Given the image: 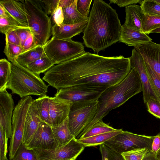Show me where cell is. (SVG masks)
<instances>
[{
    "mask_svg": "<svg viewBox=\"0 0 160 160\" xmlns=\"http://www.w3.org/2000/svg\"><path fill=\"white\" fill-rule=\"evenodd\" d=\"M3 52L8 60L14 63L16 58L23 52L22 47L20 45L6 42Z\"/></svg>",
    "mask_w": 160,
    "mask_h": 160,
    "instance_id": "d6a6232c",
    "label": "cell"
},
{
    "mask_svg": "<svg viewBox=\"0 0 160 160\" xmlns=\"http://www.w3.org/2000/svg\"><path fill=\"white\" fill-rule=\"evenodd\" d=\"M131 69L129 58L107 57L85 52L54 65L42 79L57 90L85 84L110 87L122 81Z\"/></svg>",
    "mask_w": 160,
    "mask_h": 160,
    "instance_id": "6da1fadb",
    "label": "cell"
},
{
    "mask_svg": "<svg viewBox=\"0 0 160 160\" xmlns=\"http://www.w3.org/2000/svg\"><path fill=\"white\" fill-rule=\"evenodd\" d=\"M110 3L116 4L120 7H127L131 4L140 2L141 0H109Z\"/></svg>",
    "mask_w": 160,
    "mask_h": 160,
    "instance_id": "7dc6e473",
    "label": "cell"
},
{
    "mask_svg": "<svg viewBox=\"0 0 160 160\" xmlns=\"http://www.w3.org/2000/svg\"><path fill=\"white\" fill-rule=\"evenodd\" d=\"M118 160H121V159H118Z\"/></svg>",
    "mask_w": 160,
    "mask_h": 160,
    "instance_id": "11a10c76",
    "label": "cell"
},
{
    "mask_svg": "<svg viewBox=\"0 0 160 160\" xmlns=\"http://www.w3.org/2000/svg\"><path fill=\"white\" fill-rule=\"evenodd\" d=\"M122 25L116 10L102 0H94L82 38L98 53L119 41Z\"/></svg>",
    "mask_w": 160,
    "mask_h": 160,
    "instance_id": "7a4b0ae2",
    "label": "cell"
},
{
    "mask_svg": "<svg viewBox=\"0 0 160 160\" xmlns=\"http://www.w3.org/2000/svg\"><path fill=\"white\" fill-rule=\"evenodd\" d=\"M88 20L73 24L54 25L51 28L52 37L60 39H71L73 37L83 32Z\"/></svg>",
    "mask_w": 160,
    "mask_h": 160,
    "instance_id": "ac0fdd59",
    "label": "cell"
},
{
    "mask_svg": "<svg viewBox=\"0 0 160 160\" xmlns=\"http://www.w3.org/2000/svg\"><path fill=\"white\" fill-rule=\"evenodd\" d=\"M30 96L22 98L14 107L12 118V132L9 146V159L12 160L22 142L25 123L33 100Z\"/></svg>",
    "mask_w": 160,
    "mask_h": 160,
    "instance_id": "ba28073f",
    "label": "cell"
},
{
    "mask_svg": "<svg viewBox=\"0 0 160 160\" xmlns=\"http://www.w3.org/2000/svg\"><path fill=\"white\" fill-rule=\"evenodd\" d=\"M150 152L157 157L160 153V133L154 136Z\"/></svg>",
    "mask_w": 160,
    "mask_h": 160,
    "instance_id": "f6af8a7d",
    "label": "cell"
},
{
    "mask_svg": "<svg viewBox=\"0 0 160 160\" xmlns=\"http://www.w3.org/2000/svg\"><path fill=\"white\" fill-rule=\"evenodd\" d=\"M102 160H117L121 154L117 153L107 147L103 144L99 146Z\"/></svg>",
    "mask_w": 160,
    "mask_h": 160,
    "instance_id": "f35d334b",
    "label": "cell"
},
{
    "mask_svg": "<svg viewBox=\"0 0 160 160\" xmlns=\"http://www.w3.org/2000/svg\"><path fill=\"white\" fill-rule=\"evenodd\" d=\"M42 121L48 124L50 108V97L46 94L34 99Z\"/></svg>",
    "mask_w": 160,
    "mask_h": 160,
    "instance_id": "f1b7e54d",
    "label": "cell"
},
{
    "mask_svg": "<svg viewBox=\"0 0 160 160\" xmlns=\"http://www.w3.org/2000/svg\"><path fill=\"white\" fill-rule=\"evenodd\" d=\"M85 148L74 138L67 144L59 148L33 149L38 160H76Z\"/></svg>",
    "mask_w": 160,
    "mask_h": 160,
    "instance_id": "8fae6325",
    "label": "cell"
},
{
    "mask_svg": "<svg viewBox=\"0 0 160 160\" xmlns=\"http://www.w3.org/2000/svg\"><path fill=\"white\" fill-rule=\"evenodd\" d=\"M157 158L158 160H160V153L157 156Z\"/></svg>",
    "mask_w": 160,
    "mask_h": 160,
    "instance_id": "f5cc1de1",
    "label": "cell"
},
{
    "mask_svg": "<svg viewBox=\"0 0 160 160\" xmlns=\"http://www.w3.org/2000/svg\"><path fill=\"white\" fill-rule=\"evenodd\" d=\"M9 15L2 5L0 3V17H6Z\"/></svg>",
    "mask_w": 160,
    "mask_h": 160,
    "instance_id": "f907efd6",
    "label": "cell"
},
{
    "mask_svg": "<svg viewBox=\"0 0 160 160\" xmlns=\"http://www.w3.org/2000/svg\"><path fill=\"white\" fill-rule=\"evenodd\" d=\"M37 46L34 37L32 34L25 41L22 46V53L31 50Z\"/></svg>",
    "mask_w": 160,
    "mask_h": 160,
    "instance_id": "bcb514c9",
    "label": "cell"
},
{
    "mask_svg": "<svg viewBox=\"0 0 160 160\" xmlns=\"http://www.w3.org/2000/svg\"><path fill=\"white\" fill-rule=\"evenodd\" d=\"M117 129L104 123L102 120H100L87 129L78 139H84L97 135L112 132Z\"/></svg>",
    "mask_w": 160,
    "mask_h": 160,
    "instance_id": "4316f807",
    "label": "cell"
},
{
    "mask_svg": "<svg viewBox=\"0 0 160 160\" xmlns=\"http://www.w3.org/2000/svg\"><path fill=\"white\" fill-rule=\"evenodd\" d=\"M123 131L122 129H117L112 132L97 135L84 139H77L85 147L100 146Z\"/></svg>",
    "mask_w": 160,
    "mask_h": 160,
    "instance_id": "d4e9b609",
    "label": "cell"
},
{
    "mask_svg": "<svg viewBox=\"0 0 160 160\" xmlns=\"http://www.w3.org/2000/svg\"><path fill=\"white\" fill-rule=\"evenodd\" d=\"M150 150L147 147L138 148L121 154L124 160H142Z\"/></svg>",
    "mask_w": 160,
    "mask_h": 160,
    "instance_id": "e575fe53",
    "label": "cell"
},
{
    "mask_svg": "<svg viewBox=\"0 0 160 160\" xmlns=\"http://www.w3.org/2000/svg\"><path fill=\"white\" fill-rule=\"evenodd\" d=\"M142 91V84L139 74L134 68H131L123 79L109 87L101 94L97 100L98 106L96 115L87 129L97 121L102 120L111 111Z\"/></svg>",
    "mask_w": 160,
    "mask_h": 160,
    "instance_id": "3957f363",
    "label": "cell"
},
{
    "mask_svg": "<svg viewBox=\"0 0 160 160\" xmlns=\"http://www.w3.org/2000/svg\"><path fill=\"white\" fill-rule=\"evenodd\" d=\"M27 15L28 25L38 46H43L51 34L50 18L34 0L21 1Z\"/></svg>",
    "mask_w": 160,
    "mask_h": 160,
    "instance_id": "5b68a950",
    "label": "cell"
},
{
    "mask_svg": "<svg viewBox=\"0 0 160 160\" xmlns=\"http://www.w3.org/2000/svg\"><path fill=\"white\" fill-rule=\"evenodd\" d=\"M54 65L52 61L45 56L28 64L25 68L32 73L40 76V73L45 72Z\"/></svg>",
    "mask_w": 160,
    "mask_h": 160,
    "instance_id": "484cf974",
    "label": "cell"
},
{
    "mask_svg": "<svg viewBox=\"0 0 160 160\" xmlns=\"http://www.w3.org/2000/svg\"><path fill=\"white\" fill-rule=\"evenodd\" d=\"M45 56L43 46H38L22 53L16 58L14 63L26 68L28 64Z\"/></svg>",
    "mask_w": 160,
    "mask_h": 160,
    "instance_id": "603a6c76",
    "label": "cell"
},
{
    "mask_svg": "<svg viewBox=\"0 0 160 160\" xmlns=\"http://www.w3.org/2000/svg\"><path fill=\"white\" fill-rule=\"evenodd\" d=\"M92 0H78L77 8L79 12L86 17H88Z\"/></svg>",
    "mask_w": 160,
    "mask_h": 160,
    "instance_id": "b9f144b4",
    "label": "cell"
},
{
    "mask_svg": "<svg viewBox=\"0 0 160 160\" xmlns=\"http://www.w3.org/2000/svg\"><path fill=\"white\" fill-rule=\"evenodd\" d=\"M45 53L55 64L68 60L85 51L83 44L72 39L62 40L52 37L43 46Z\"/></svg>",
    "mask_w": 160,
    "mask_h": 160,
    "instance_id": "52a82bcc",
    "label": "cell"
},
{
    "mask_svg": "<svg viewBox=\"0 0 160 160\" xmlns=\"http://www.w3.org/2000/svg\"><path fill=\"white\" fill-rule=\"evenodd\" d=\"M142 160H158L157 157L149 152L145 155Z\"/></svg>",
    "mask_w": 160,
    "mask_h": 160,
    "instance_id": "681fc988",
    "label": "cell"
},
{
    "mask_svg": "<svg viewBox=\"0 0 160 160\" xmlns=\"http://www.w3.org/2000/svg\"><path fill=\"white\" fill-rule=\"evenodd\" d=\"M0 3L12 17L23 26L29 27L27 15L21 1L1 0Z\"/></svg>",
    "mask_w": 160,
    "mask_h": 160,
    "instance_id": "ffe728a7",
    "label": "cell"
},
{
    "mask_svg": "<svg viewBox=\"0 0 160 160\" xmlns=\"http://www.w3.org/2000/svg\"><path fill=\"white\" fill-rule=\"evenodd\" d=\"M78 0L74 2L69 6L62 8L64 16L63 24L71 25L83 22L89 19L81 14L77 8Z\"/></svg>",
    "mask_w": 160,
    "mask_h": 160,
    "instance_id": "cb8c5ba5",
    "label": "cell"
},
{
    "mask_svg": "<svg viewBox=\"0 0 160 160\" xmlns=\"http://www.w3.org/2000/svg\"><path fill=\"white\" fill-rule=\"evenodd\" d=\"M28 148L51 149L58 148L53 137L51 126L41 121L28 144Z\"/></svg>",
    "mask_w": 160,
    "mask_h": 160,
    "instance_id": "5bb4252c",
    "label": "cell"
},
{
    "mask_svg": "<svg viewBox=\"0 0 160 160\" xmlns=\"http://www.w3.org/2000/svg\"><path fill=\"white\" fill-rule=\"evenodd\" d=\"M51 126L58 148L67 144L75 138L70 130L68 117L61 123Z\"/></svg>",
    "mask_w": 160,
    "mask_h": 160,
    "instance_id": "7402d4cb",
    "label": "cell"
},
{
    "mask_svg": "<svg viewBox=\"0 0 160 160\" xmlns=\"http://www.w3.org/2000/svg\"><path fill=\"white\" fill-rule=\"evenodd\" d=\"M12 95L6 90L0 92V126L3 128L8 138L12 132V118L14 109Z\"/></svg>",
    "mask_w": 160,
    "mask_h": 160,
    "instance_id": "9a60e30c",
    "label": "cell"
},
{
    "mask_svg": "<svg viewBox=\"0 0 160 160\" xmlns=\"http://www.w3.org/2000/svg\"><path fill=\"white\" fill-rule=\"evenodd\" d=\"M154 137L123 131L103 144L120 154L133 149L145 147L148 148L150 151Z\"/></svg>",
    "mask_w": 160,
    "mask_h": 160,
    "instance_id": "9c48e42d",
    "label": "cell"
},
{
    "mask_svg": "<svg viewBox=\"0 0 160 160\" xmlns=\"http://www.w3.org/2000/svg\"><path fill=\"white\" fill-rule=\"evenodd\" d=\"M8 139L3 128L0 126V160H8L7 157Z\"/></svg>",
    "mask_w": 160,
    "mask_h": 160,
    "instance_id": "8d00e7d4",
    "label": "cell"
},
{
    "mask_svg": "<svg viewBox=\"0 0 160 160\" xmlns=\"http://www.w3.org/2000/svg\"></svg>",
    "mask_w": 160,
    "mask_h": 160,
    "instance_id": "9f6ffc18",
    "label": "cell"
},
{
    "mask_svg": "<svg viewBox=\"0 0 160 160\" xmlns=\"http://www.w3.org/2000/svg\"><path fill=\"white\" fill-rule=\"evenodd\" d=\"M160 28V16L144 14L142 22L143 32L149 34L152 30Z\"/></svg>",
    "mask_w": 160,
    "mask_h": 160,
    "instance_id": "f546056e",
    "label": "cell"
},
{
    "mask_svg": "<svg viewBox=\"0 0 160 160\" xmlns=\"http://www.w3.org/2000/svg\"><path fill=\"white\" fill-rule=\"evenodd\" d=\"M38 6L47 15H51L58 6L59 0H34Z\"/></svg>",
    "mask_w": 160,
    "mask_h": 160,
    "instance_id": "d590c367",
    "label": "cell"
},
{
    "mask_svg": "<svg viewBox=\"0 0 160 160\" xmlns=\"http://www.w3.org/2000/svg\"><path fill=\"white\" fill-rule=\"evenodd\" d=\"M47 85L40 76L16 63H12L11 72L7 89L22 98L35 95L42 96L48 92Z\"/></svg>",
    "mask_w": 160,
    "mask_h": 160,
    "instance_id": "277c9868",
    "label": "cell"
},
{
    "mask_svg": "<svg viewBox=\"0 0 160 160\" xmlns=\"http://www.w3.org/2000/svg\"><path fill=\"white\" fill-rule=\"evenodd\" d=\"M5 35L6 42L21 46L20 40L15 30L9 31Z\"/></svg>",
    "mask_w": 160,
    "mask_h": 160,
    "instance_id": "ee69618b",
    "label": "cell"
},
{
    "mask_svg": "<svg viewBox=\"0 0 160 160\" xmlns=\"http://www.w3.org/2000/svg\"><path fill=\"white\" fill-rule=\"evenodd\" d=\"M152 39L143 32L129 28L122 25L119 42L128 46L134 47L151 41Z\"/></svg>",
    "mask_w": 160,
    "mask_h": 160,
    "instance_id": "d6986e66",
    "label": "cell"
},
{
    "mask_svg": "<svg viewBox=\"0 0 160 160\" xmlns=\"http://www.w3.org/2000/svg\"><path fill=\"white\" fill-rule=\"evenodd\" d=\"M52 27L54 25L61 26L63 24L64 16L62 8L59 6L50 15V17Z\"/></svg>",
    "mask_w": 160,
    "mask_h": 160,
    "instance_id": "ab89813d",
    "label": "cell"
},
{
    "mask_svg": "<svg viewBox=\"0 0 160 160\" xmlns=\"http://www.w3.org/2000/svg\"><path fill=\"white\" fill-rule=\"evenodd\" d=\"M148 112L160 119V102L150 97L146 104Z\"/></svg>",
    "mask_w": 160,
    "mask_h": 160,
    "instance_id": "74e56055",
    "label": "cell"
},
{
    "mask_svg": "<svg viewBox=\"0 0 160 160\" xmlns=\"http://www.w3.org/2000/svg\"><path fill=\"white\" fill-rule=\"evenodd\" d=\"M134 48L142 56L145 67L160 80V44L151 41Z\"/></svg>",
    "mask_w": 160,
    "mask_h": 160,
    "instance_id": "4fadbf2b",
    "label": "cell"
},
{
    "mask_svg": "<svg viewBox=\"0 0 160 160\" xmlns=\"http://www.w3.org/2000/svg\"><path fill=\"white\" fill-rule=\"evenodd\" d=\"M140 3L145 14L160 16V4L155 0H142Z\"/></svg>",
    "mask_w": 160,
    "mask_h": 160,
    "instance_id": "836d02e7",
    "label": "cell"
},
{
    "mask_svg": "<svg viewBox=\"0 0 160 160\" xmlns=\"http://www.w3.org/2000/svg\"><path fill=\"white\" fill-rule=\"evenodd\" d=\"M155 1L157 2L160 4V0H155Z\"/></svg>",
    "mask_w": 160,
    "mask_h": 160,
    "instance_id": "db71d44e",
    "label": "cell"
},
{
    "mask_svg": "<svg viewBox=\"0 0 160 160\" xmlns=\"http://www.w3.org/2000/svg\"><path fill=\"white\" fill-rule=\"evenodd\" d=\"M23 26L10 15L6 17H0V31L5 34L9 31L20 28Z\"/></svg>",
    "mask_w": 160,
    "mask_h": 160,
    "instance_id": "4dcf8cb0",
    "label": "cell"
},
{
    "mask_svg": "<svg viewBox=\"0 0 160 160\" xmlns=\"http://www.w3.org/2000/svg\"><path fill=\"white\" fill-rule=\"evenodd\" d=\"M15 31L19 38L22 47L25 41L32 34L30 29L29 27H23L15 29Z\"/></svg>",
    "mask_w": 160,
    "mask_h": 160,
    "instance_id": "7bdbcfd3",
    "label": "cell"
},
{
    "mask_svg": "<svg viewBox=\"0 0 160 160\" xmlns=\"http://www.w3.org/2000/svg\"><path fill=\"white\" fill-rule=\"evenodd\" d=\"M160 33V28L156 29L152 31L151 33Z\"/></svg>",
    "mask_w": 160,
    "mask_h": 160,
    "instance_id": "816d5d0a",
    "label": "cell"
},
{
    "mask_svg": "<svg viewBox=\"0 0 160 160\" xmlns=\"http://www.w3.org/2000/svg\"><path fill=\"white\" fill-rule=\"evenodd\" d=\"M109 86L104 85L85 84L60 88L55 96L73 103L97 100Z\"/></svg>",
    "mask_w": 160,
    "mask_h": 160,
    "instance_id": "30bf717a",
    "label": "cell"
},
{
    "mask_svg": "<svg viewBox=\"0 0 160 160\" xmlns=\"http://www.w3.org/2000/svg\"><path fill=\"white\" fill-rule=\"evenodd\" d=\"M129 58L131 68H134L137 72L141 80L144 103L146 104L150 97L160 102L151 85L143 59L141 54L134 48L131 56Z\"/></svg>",
    "mask_w": 160,
    "mask_h": 160,
    "instance_id": "7c38bea8",
    "label": "cell"
},
{
    "mask_svg": "<svg viewBox=\"0 0 160 160\" xmlns=\"http://www.w3.org/2000/svg\"><path fill=\"white\" fill-rule=\"evenodd\" d=\"M145 68L152 87L160 100V80L151 70Z\"/></svg>",
    "mask_w": 160,
    "mask_h": 160,
    "instance_id": "60d3db41",
    "label": "cell"
},
{
    "mask_svg": "<svg viewBox=\"0 0 160 160\" xmlns=\"http://www.w3.org/2000/svg\"><path fill=\"white\" fill-rule=\"evenodd\" d=\"M74 0H59L58 5L62 8H65L70 6Z\"/></svg>",
    "mask_w": 160,
    "mask_h": 160,
    "instance_id": "c3c4849f",
    "label": "cell"
},
{
    "mask_svg": "<svg viewBox=\"0 0 160 160\" xmlns=\"http://www.w3.org/2000/svg\"><path fill=\"white\" fill-rule=\"evenodd\" d=\"M42 121L36 103L33 100L28 110L25 123L22 140L27 145Z\"/></svg>",
    "mask_w": 160,
    "mask_h": 160,
    "instance_id": "e0dca14e",
    "label": "cell"
},
{
    "mask_svg": "<svg viewBox=\"0 0 160 160\" xmlns=\"http://www.w3.org/2000/svg\"><path fill=\"white\" fill-rule=\"evenodd\" d=\"M12 160H38L33 149L28 148L22 143Z\"/></svg>",
    "mask_w": 160,
    "mask_h": 160,
    "instance_id": "1f68e13d",
    "label": "cell"
},
{
    "mask_svg": "<svg viewBox=\"0 0 160 160\" xmlns=\"http://www.w3.org/2000/svg\"><path fill=\"white\" fill-rule=\"evenodd\" d=\"M72 103L55 97H50L48 124L50 126L59 124L68 117Z\"/></svg>",
    "mask_w": 160,
    "mask_h": 160,
    "instance_id": "2e32d148",
    "label": "cell"
},
{
    "mask_svg": "<svg viewBox=\"0 0 160 160\" xmlns=\"http://www.w3.org/2000/svg\"><path fill=\"white\" fill-rule=\"evenodd\" d=\"M11 69V62L5 58L0 60V92L7 89Z\"/></svg>",
    "mask_w": 160,
    "mask_h": 160,
    "instance_id": "83f0119b",
    "label": "cell"
},
{
    "mask_svg": "<svg viewBox=\"0 0 160 160\" xmlns=\"http://www.w3.org/2000/svg\"><path fill=\"white\" fill-rule=\"evenodd\" d=\"M125 20L124 25L127 27L143 32L142 22L144 13L141 6L131 5L125 7Z\"/></svg>",
    "mask_w": 160,
    "mask_h": 160,
    "instance_id": "44dd1931",
    "label": "cell"
},
{
    "mask_svg": "<svg viewBox=\"0 0 160 160\" xmlns=\"http://www.w3.org/2000/svg\"><path fill=\"white\" fill-rule=\"evenodd\" d=\"M98 106V100L72 103L68 116L72 134L78 139L94 118Z\"/></svg>",
    "mask_w": 160,
    "mask_h": 160,
    "instance_id": "8992f818",
    "label": "cell"
}]
</instances>
